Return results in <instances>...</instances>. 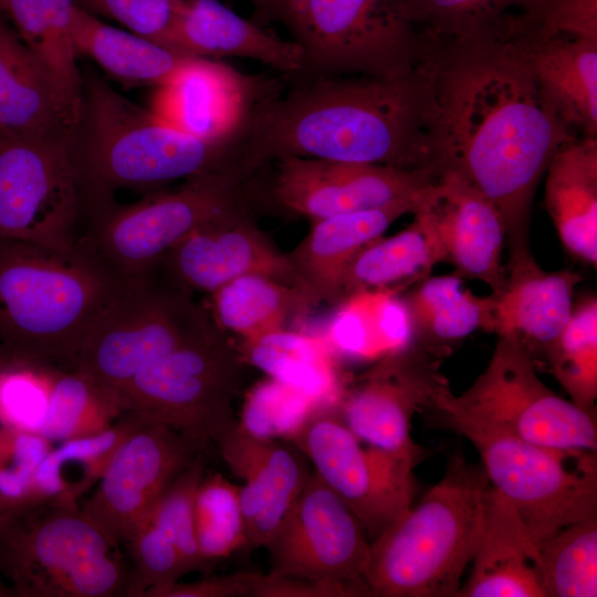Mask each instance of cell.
Masks as SVG:
<instances>
[{"label":"cell","mask_w":597,"mask_h":597,"mask_svg":"<svg viewBox=\"0 0 597 597\" xmlns=\"http://www.w3.org/2000/svg\"><path fill=\"white\" fill-rule=\"evenodd\" d=\"M130 280L84 237L66 251L0 238V346L17 359L73 368L87 333Z\"/></svg>","instance_id":"3957f363"},{"label":"cell","mask_w":597,"mask_h":597,"mask_svg":"<svg viewBox=\"0 0 597 597\" xmlns=\"http://www.w3.org/2000/svg\"><path fill=\"white\" fill-rule=\"evenodd\" d=\"M251 597H355L348 588L324 582L260 574Z\"/></svg>","instance_id":"816d5d0a"},{"label":"cell","mask_w":597,"mask_h":597,"mask_svg":"<svg viewBox=\"0 0 597 597\" xmlns=\"http://www.w3.org/2000/svg\"><path fill=\"white\" fill-rule=\"evenodd\" d=\"M207 451L200 452L159 498L146 521L154 524L176 547L187 572L208 567L195 533V498L205 476Z\"/></svg>","instance_id":"ee69618b"},{"label":"cell","mask_w":597,"mask_h":597,"mask_svg":"<svg viewBox=\"0 0 597 597\" xmlns=\"http://www.w3.org/2000/svg\"><path fill=\"white\" fill-rule=\"evenodd\" d=\"M415 212L432 224L446 261L455 265L458 274L483 282L491 294L502 291L506 231L501 213L488 198L457 174L443 171L423 190Z\"/></svg>","instance_id":"7402d4cb"},{"label":"cell","mask_w":597,"mask_h":597,"mask_svg":"<svg viewBox=\"0 0 597 597\" xmlns=\"http://www.w3.org/2000/svg\"><path fill=\"white\" fill-rule=\"evenodd\" d=\"M214 446L230 471L244 481L242 551L264 547L312 472L307 458L291 441L251 434L239 420Z\"/></svg>","instance_id":"ffe728a7"},{"label":"cell","mask_w":597,"mask_h":597,"mask_svg":"<svg viewBox=\"0 0 597 597\" xmlns=\"http://www.w3.org/2000/svg\"><path fill=\"white\" fill-rule=\"evenodd\" d=\"M52 447L53 443L39 433L0 426L2 514L36 504L34 495L36 471Z\"/></svg>","instance_id":"bcb514c9"},{"label":"cell","mask_w":597,"mask_h":597,"mask_svg":"<svg viewBox=\"0 0 597 597\" xmlns=\"http://www.w3.org/2000/svg\"><path fill=\"white\" fill-rule=\"evenodd\" d=\"M243 360L321 405H338L344 395L336 354L323 336L281 329L238 345Z\"/></svg>","instance_id":"1f68e13d"},{"label":"cell","mask_w":597,"mask_h":597,"mask_svg":"<svg viewBox=\"0 0 597 597\" xmlns=\"http://www.w3.org/2000/svg\"><path fill=\"white\" fill-rule=\"evenodd\" d=\"M434 410L443 425L473 444L490 485L515 510L534 545L597 514L596 451L538 446L447 406Z\"/></svg>","instance_id":"52a82bcc"},{"label":"cell","mask_w":597,"mask_h":597,"mask_svg":"<svg viewBox=\"0 0 597 597\" xmlns=\"http://www.w3.org/2000/svg\"><path fill=\"white\" fill-rule=\"evenodd\" d=\"M2 514L1 507H0V515Z\"/></svg>","instance_id":"9f6ffc18"},{"label":"cell","mask_w":597,"mask_h":597,"mask_svg":"<svg viewBox=\"0 0 597 597\" xmlns=\"http://www.w3.org/2000/svg\"><path fill=\"white\" fill-rule=\"evenodd\" d=\"M532 31L597 40V0H540Z\"/></svg>","instance_id":"681fc988"},{"label":"cell","mask_w":597,"mask_h":597,"mask_svg":"<svg viewBox=\"0 0 597 597\" xmlns=\"http://www.w3.org/2000/svg\"><path fill=\"white\" fill-rule=\"evenodd\" d=\"M207 450L175 429L139 416L81 509L125 545L166 489Z\"/></svg>","instance_id":"e0dca14e"},{"label":"cell","mask_w":597,"mask_h":597,"mask_svg":"<svg viewBox=\"0 0 597 597\" xmlns=\"http://www.w3.org/2000/svg\"><path fill=\"white\" fill-rule=\"evenodd\" d=\"M545 206L567 251L597 265V137L576 136L551 158Z\"/></svg>","instance_id":"f1b7e54d"},{"label":"cell","mask_w":597,"mask_h":597,"mask_svg":"<svg viewBox=\"0 0 597 597\" xmlns=\"http://www.w3.org/2000/svg\"><path fill=\"white\" fill-rule=\"evenodd\" d=\"M248 209L240 179L207 172L130 205H108L91 216L84 238L118 274L138 279L196 229Z\"/></svg>","instance_id":"8fae6325"},{"label":"cell","mask_w":597,"mask_h":597,"mask_svg":"<svg viewBox=\"0 0 597 597\" xmlns=\"http://www.w3.org/2000/svg\"><path fill=\"white\" fill-rule=\"evenodd\" d=\"M321 405L277 379L255 384L244 396L239 423L251 434L289 439Z\"/></svg>","instance_id":"7bdbcfd3"},{"label":"cell","mask_w":597,"mask_h":597,"mask_svg":"<svg viewBox=\"0 0 597 597\" xmlns=\"http://www.w3.org/2000/svg\"><path fill=\"white\" fill-rule=\"evenodd\" d=\"M126 410L122 396L75 369H57L36 433L50 442L85 437L111 427Z\"/></svg>","instance_id":"f35d334b"},{"label":"cell","mask_w":597,"mask_h":597,"mask_svg":"<svg viewBox=\"0 0 597 597\" xmlns=\"http://www.w3.org/2000/svg\"><path fill=\"white\" fill-rule=\"evenodd\" d=\"M440 356L411 339L377 362L344 392L341 416L363 442L400 452H423L410 436L416 412L433 409L449 388Z\"/></svg>","instance_id":"ac0fdd59"},{"label":"cell","mask_w":597,"mask_h":597,"mask_svg":"<svg viewBox=\"0 0 597 597\" xmlns=\"http://www.w3.org/2000/svg\"><path fill=\"white\" fill-rule=\"evenodd\" d=\"M416 208L415 203L401 202L312 220L308 233L286 253L311 304L337 305L343 300L344 274L355 255Z\"/></svg>","instance_id":"d4e9b609"},{"label":"cell","mask_w":597,"mask_h":597,"mask_svg":"<svg viewBox=\"0 0 597 597\" xmlns=\"http://www.w3.org/2000/svg\"><path fill=\"white\" fill-rule=\"evenodd\" d=\"M439 128L432 87L417 66L394 78L297 80L252 106L228 142L227 168L243 182L296 156L440 176Z\"/></svg>","instance_id":"7a4b0ae2"},{"label":"cell","mask_w":597,"mask_h":597,"mask_svg":"<svg viewBox=\"0 0 597 597\" xmlns=\"http://www.w3.org/2000/svg\"><path fill=\"white\" fill-rule=\"evenodd\" d=\"M151 274L189 295H210L247 274L264 275L304 293L286 253L256 227L250 209L196 229L161 258Z\"/></svg>","instance_id":"d6986e66"},{"label":"cell","mask_w":597,"mask_h":597,"mask_svg":"<svg viewBox=\"0 0 597 597\" xmlns=\"http://www.w3.org/2000/svg\"><path fill=\"white\" fill-rule=\"evenodd\" d=\"M214 324L192 295L155 274L132 279L87 333L72 369L121 395L143 368Z\"/></svg>","instance_id":"30bf717a"},{"label":"cell","mask_w":597,"mask_h":597,"mask_svg":"<svg viewBox=\"0 0 597 597\" xmlns=\"http://www.w3.org/2000/svg\"><path fill=\"white\" fill-rule=\"evenodd\" d=\"M544 359L569 400L596 413L597 399V300L590 296L572 315Z\"/></svg>","instance_id":"60d3db41"},{"label":"cell","mask_w":597,"mask_h":597,"mask_svg":"<svg viewBox=\"0 0 597 597\" xmlns=\"http://www.w3.org/2000/svg\"><path fill=\"white\" fill-rule=\"evenodd\" d=\"M471 564L458 597H546L535 545L515 510L491 485Z\"/></svg>","instance_id":"4316f807"},{"label":"cell","mask_w":597,"mask_h":597,"mask_svg":"<svg viewBox=\"0 0 597 597\" xmlns=\"http://www.w3.org/2000/svg\"><path fill=\"white\" fill-rule=\"evenodd\" d=\"M125 546L133 562L129 597L177 583L188 573L176 547L149 521L135 531Z\"/></svg>","instance_id":"7dc6e473"},{"label":"cell","mask_w":597,"mask_h":597,"mask_svg":"<svg viewBox=\"0 0 597 597\" xmlns=\"http://www.w3.org/2000/svg\"><path fill=\"white\" fill-rule=\"evenodd\" d=\"M439 176L390 167L289 156L264 165L242 184L256 200L287 217L311 220L411 202Z\"/></svg>","instance_id":"9a60e30c"},{"label":"cell","mask_w":597,"mask_h":597,"mask_svg":"<svg viewBox=\"0 0 597 597\" xmlns=\"http://www.w3.org/2000/svg\"><path fill=\"white\" fill-rule=\"evenodd\" d=\"M273 91L271 83L247 77L221 62L189 57L156 87L150 111L188 135L227 144L252 106Z\"/></svg>","instance_id":"44dd1931"},{"label":"cell","mask_w":597,"mask_h":597,"mask_svg":"<svg viewBox=\"0 0 597 597\" xmlns=\"http://www.w3.org/2000/svg\"><path fill=\"white\" fill-rule=\"evenodd\" d=\"M240 488L221 473H213L205 475L197 489L195 533L207 565L244 547Z\"/></svg>","instance_id":"b9f144b4"},{"label":"cell","mask_w":597,"mask_h":597,"mask_svg":"<svg viewBox=\"0 0 597 597\" xmlns=\"http://www.w3.org/2000/svg\"><path fill=\"white\" fill-rule=\"evenodd\" d=\"M338 405L318 407L289 438L374 541L412 504V470L423 452L364 446Z\"/></svg>","instance_id":"4fadbf2b"},{"label":"cell","mask_w":597,"mask_h":597,"mask_svg":"<svg viewBox=\"0 0 597 597\" xmlns=\"http://www.w3.org/2000/svg\"><path fill=\"white\" fill-rule=\"evenodd\" d=\"M258 575L256 572H241L186 584L177 582L147 589L140 597H248L251 596Z\"/></svg>","instance_id":"f907efd6"},{"label":"cell","mask_w":597,"mask_h":597,"mask_svg":"<svg viewBox=\"0 0 597 597\" xmlns=\"http://www.w3.org/2000/svg\"><path fill=\"white\" fill-rule=\"evenodd\" d=\"M75 0H0V12L46 71L67 102L82 114L83 87L72 39Z\"/></svg>","instance_id":"e575fe53"},{"label":"cell","mask_w":597,"mask_h":597,"mask_svg":"<svg viewBox=\"0 0 597 597\" xmlns=\"http://www.w3.org/2000/svg\"><path fill=\"white\" fill-rule=\"evenodd\" d=\"M558 117L575 136L597 137V40L531 31L515 40Z\"/></svg>","instance_id":"83f0119b"},{"label":"cell","mask_w":597,"mask_h":597,"mask_svg":"<svg viewBox=\"0 0 597 597\" xmlns=\"http://www.w3.org/2000/svg\"><path fill=\"white\" fill-rule=\"evenodd\" d=\"M256 7L266 15H273L276 0H252Z\"/></svg>","instance_id":"f5cc1de1"},{"label":"cell","mask_w":597,"mask_h":597,"mask_svg":"<svg viewBox=\"0 0 597 597\" xmlns=\"http://www.w3.org/2000/svg\"><path fill=\"white\" fill-rule=\"evenodd\" d=\"M248 365L217 323L143 368L121 391L126 410L206 448L232 428Z\"/></svg>","instance_id":"9c48e42d"},{"label":"cell","mask_w":597,"mask_h":597,"mask_svg":"<svg viewBox=\"0 0 597 597\" xmlns=\"http://www.w3.org/2000/svg\"><path fill=\"white\" fill-rule=\"evenodd\" d=\"M499 294H490L486 332L512 336L544 358L573 312V293L580 276L572 271L547 272L533 255L505 265Z\"/></svg>","instance_id":"603a6c76"},{"label":"cell","mask_w":597,"mask_h":597,"mask_svg":"<svg viewBox=\"0 0 597 597\" xmlns=\"http://www.w3.org/2000/svg\"><path fill=\"white\" fill-rule=\"evenodd\" d=\"M139 416L125 411L107 429L57 443L40 463L34 484L35 502L77 504L97 484L125 437Z\"/></svg>","instance_id":"74e56055"},{"label":"cell","mask_w":597,"mask_h":597,"mask_svg":"<svg viewBox=\"0 0 597 597\" xmlns=\"http://www.w3.org/2000/svg\"><path fill=\"white\" fill-rule=\"evenodd\" d=\"M0 576L15 597H129L133 585L121 544L55 501L0 515Z\"/></svg>","instance_id":"8992f818"},{"label":"cell","mask_w":597,"mask_h":597,"mask_svg":"<svg viewBox=\"0 0 597 597\" xmlns=\"http://www.w3.org/2000/svg\"><path fill=\"white\" fill-rule=\"evenodd\" d=\"M272 18L301 48L297 80L394 78L415 70L419 35L402 0H276Z\"/></svg>","instance_id":"ba28073f"},{"label":"cell","mask_w":597,"mask_h":597,"mask_svg":"<svg viewBox=\"0 0 597 597\" xmlns=\"http://www.w3.org/2000/svg\"><path fill=\"white\" fill-rule=\"evenodd\" d=\"M72 39L76 54L94 60L125 87L159 86L190 57L108 25L75 4Z\"/></svg>","instance_id":"4dcf8cb0"},{"label":"cell","mask_w":597,"mask_h":597,"mask_svg":"<svg viewBox=\"0 0 597 597\" xmlns=\"http://www.w3.org/2000/svg\"><path fill=\"white\" fill-rule=\"evenodd\" d=\"M14 358L7 349L0 346V371L9 365Z\"/></svg>","instance_id":"db71d44e"},{"label":"cell","mask_w":597,"mask_h":597,"mask_svg":"<svg viewBox=\"0 0 597 597\" xmlns=\"http://www.w3.org/2000/svg\"><path fill=\"white\" fill-rule=\"evenodd\" d=\"M182 0H75L85 11L113 19L132 33L166 48Z\"/></svg>","instance_id":"c3c4849f"},{"label":"cell","mask_w":597,"mask_h":597,"mask_svg":"<svg viewBox=\"0 0 597 597\" xmlns=\"http://www.w3.org/2000/svg\"><path fill=\"white\" fill-rule=\"evenodd\" d=\"M83 94V139L75 145L82 206L90 216L119 188L153 187L227 172V144L209 143L134 104L96 75Z\"/></svg>","instance_id":"5b68a950"},{"label":"cell","mask_w":597,"mask_h":597,"mask_svg":"<svg viewBox=\"0 0 597 597\" xmlns=\"http://www.w3.org/2000/svg\"><path fill=\"white\" fill-rule=\"evenodd\" d=\"M370 541L360 522L312 471L263 548L269 574L344 586L370 596L365 583Z\"/></svg>","instance_id":"2e32d148"},{"label":"cell","mask_w":597,"mask_h":597,"mask_svg":"<svg viewBox=\"0 0 597 597\" xmlns=\"http://www.w3.org/2000/svg\"><path fill=\"white\" fill-rule=\"evenodd\" d=\"M399 290L359 291L339 302L323 336L333 352L377 362L407 346L412 328Z\"/></svg>","instance_id":"f546056e"},{"label":"cell","mask_w":597,"mask_h":597,"mask_svg":"<svg viewBox=\"0 0 597 597\" xmlns=\"http://www.w3.org/2000/svg\"><path fill=\"white\" fill-rule=\"evenodd\" d=\"M81 210L74 137L0 138V238L70 250Z\"/></svg>","instance_id":"5bb4252c"},{"label":"cell","mask_w":597,"mask_h":597,"mask_svg":"<svg viewBox=\"0 0 597 597\" xmlns=\"http://www.w3.org/2000/svg\"><path fill=\"white\" fill-rule=\"evenodd\" d=\"M409 313L412 339L443 357L451 345L476 329H485L490 297L462 287L461 275L428 276L402 298Z\"/></svg>","instance_id":"8d00e7d4"},{"label":"cell","mask_w":597,"mask_h":597,"mask_svg":"<svg viewBox=\"0 0 597 597\" xmlns=\"http://www.w3.org/2000/svg\"><path fill=\"white\" fill-rule=\"evenodd\" d=\"M168 48L190 57L251 59L292 76L303 66L293 40L277 38L218 0H182Z\"/></svg>","instance_id":"484cf974"},{"label":"cell","mask_w":597,"mask_h":597,"mask_svg":"<svg viewBox=\"0 0 597 597\" xmlns=\"http://www.w3.org/2000/svg\"><path fill=\"white\" fill-rule=\"evenodd\" d=\"M413 214L408 228L373 240L355 255L344 274L343 300L365 290H401L428 277L436 264L446 261L432 224L423 214Z\"/></svg>","instance_id":"d6a6232c"},{"label":"cell","mask_w":597,"mask_h":597,"mask_svg":"<svg viewBox=\"0 0 597 597\" xmlns=\"http://www.w3.org/2000/svg\"><path fill=\"white\" fill-rule=\"evenodd\" d=\"M0 597H15L12 588L0 576Z\"/></svg>","instance_id":"11a10c76"},{"label":"cell","mask_w":597,"mask_h":597,"mask_svg":"<svg viewBox=\"0 0 597 597\" xmlns=\"http://www.w3.org/2000/svg\"><path fill=\"white\" fill-rule=\"evenodd\" d=\"M57 367L14 359L0 371V426L38 432Z\"/></svg>","instance_id":"f6af8a7d"},{"label":"cell","mask_w":597,"mask_h":597,"mask_svg":"<svg viewBox=\"0 0 597 597\" xmlns=\"http://www.w3.org/2000/svg\"><path fill=\"white\" fill-rule=\"evenodd\" d=\"M482 465L453 455L441 479L369 545L365 583L377 597H458L481 534Z\"/></svg>","instance_id":"277c9868"},{"label":"cell","mask_w":597,"mask_h":597,"mask_svg":"<svg viewBox=\"0 0 597 597\" xmlns=\"http://www.w3.org/2000/svg\"><path fill=\"white\" fill-rule=\"evenodd\" d=\"M417 31L416 66L439 112L441 174H457L499 210L506 264L532 255L537 185L556 149L576 136L545 97L519 41L475 42Z\"/></svg>","instance_id":"6da1fadb"},{"label":"cell","mask_w":597,"mask_h":597,"mask_svg":"<svg viewBox=\"0 0 597 597\" xmlns=\"http://www.w3.org/2000/svg\"><path fill=\"white\" fill-rule=\"evenodd\" d=\"M214 322L241 343L285 329L294 317H303L313 308L296 287L259 274L239 276L210 294Z\"/></svg>","instance_id":"d590c367"},{"label":"cell","mask_w":597,"mask_h":597,"mask_svg":"<svg viewBox=\"0 0 597 597\" xmlns=\"http://www.w3.org/2000/svg\"><path fill=\"white\" fill-rule=\"evenodd\" d=\"M438 406L538 446L597 450L596 413L548 388L537 375L528 349L512 336H498L486 367L472 385L461 395L448 388L434 408Z\"/></svg>","instance_id":"7c38bea8"},{"label":"cell","mask_w":597,"mask_h":597,"mask_svg":"<svg viewBox=\"0 0 597 597\" xmlns=\"http://www.w3.org/2000/svg\"><path fill=\"white\" fill-rule=\"evenodd\" d=\"M81 117L0 12V138L75 137Z\"/></svg>","instance_id":"cb8c5ba5"},{"label":"cell","mask_w":597,"mask_h":597,"mask_svg":"<svg viewBox=\"0 0 597 597\" xmlns=\"http://www.w3.org/2000/svg\"><path fill=\"white\" fill-rule=\"evenodd\" d=\"M413 27L464 41H515L536 24L540 0H402Z\"/></svg>","instance_id":"836d02e7"},{"label":"cell","mask_w":597,"mask_h":597,"mask_svg":"<svg viewBox=\"0 0 597 597\" xmlns=\"http://www.w3.org/2000/svg\"><path fill=\"white\" fill-rule=\"evenodd\" d=\"M535 549L546 597L597 596V514L544 536Z\"/></svg>","instance_id":"ab89813d"}]
</instances>
